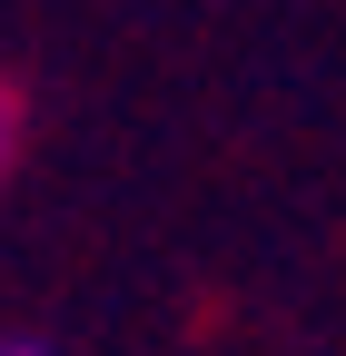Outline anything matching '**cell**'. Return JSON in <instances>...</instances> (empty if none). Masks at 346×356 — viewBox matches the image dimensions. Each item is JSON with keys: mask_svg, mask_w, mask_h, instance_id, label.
Instances as JSON below:
<instances>
[{"mask_svg": "<svg viewBox=\"0 0 346 356\" xmlns=\"http://www.w3.org/2000/svg\"><path fill=\"white\" fill-rule=\"evenodd\" d=\"M0 159H10V99H0Z\"/></svg>", "mask_w": 346, "mask_h": 356, "instance_id": "cell-1", "label": "cell"}, {"mask_svg": "<svg viewBox=\"0 0 346 356\" xmlns=\"http://www.w3.org/2000/svg\"><path fill=\"white\" fill-rule=\"evenodd\" d=\"M0 356H40V346H0Z\"/></svg>", "mask_w": 346, "mask_h": 356, "instance_id": "cell-2", "label": "cell"}]
</instances>
